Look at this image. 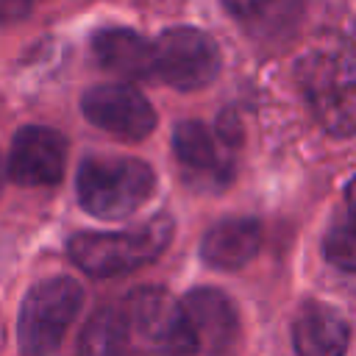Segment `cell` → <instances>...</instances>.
<instances>
[{
  "mask_svg": "<svg viewBox=\"0 0 356 356\" xmlns=\"http://www.w3.org/2000/svg\"><path fill=\"white\" fill-rule=\"evenodd\" d=\"M350 342L348 320L325 303H306L292 325V345L298 356H345Z\"/></svg>",
  "mask_w": 356,
  "mask_h": 356,
  "instance_id": "8fae6325",
  "label": "cell"
},
{
  "mask_svg": "<svg viewBox=\"0 0 356 356\" xmlns=\"http://www.w3.org/2000/svg\"><path fill=\"white\" fill-rule=\"evenodd\" d=\"M120 314L125 320L134 348H145L161 356H189L195 350L192 328L184 303L175 300L161 286H139L122 303Z\"/></svg>",
  "mask_w": 356,
  "mask_h": 356,
  "instance_id": "277c9868",
  "label": "cell"
},
{
  "mask_svg": "<svg viewBox=\"0 0 356 356\" xmlns=\"http://www.w3.org/2000/svg\"><path fill=\"white\" fill-rule=\"evenodd\" d=\"M337 64H339V70L356 83V22H353V28H350V33H348V39H345V47H342Z\"/></svg>",
  "mask_w": 356,
  "mask_h": 356,
  "instance_id": "e0dca14e",
  "label": "cell"
},
{
  "mask_svg": "<svg viewBox=\"0 0 356 356\" xmlns=\"http://www.w3.org/2000/svg\"><path fill=\"white\" fill-rule=\"evenodd\" d=\"M172 150L184 181L197 192H220L234 181V150L217 128L184 120L172 128Z\"/></svg>",
  "mask_w": 356,
  "mask_h": 356,
  "instance_id": "8992f818",
  "label": "cell"
},
{
  "mask_svg": "<svg viewBox=\"0 0 356 356\" xmlns=\"http://www.w3.org/2000/svg\"><path fill=\"white\" fill-rule=\"evenodd\" d=\"M298 81L317 122L331 136H356V83L331 56H309L298 64Z\"/></svg>",
  "mask_w": 356,
  "mask_h": 356,
  "instance_id": "52a82bcc",
  "label": "cell"
},
{
  "mask_svg": "<svg viewBox=\"0 0 356 356\" xmlns=\"http://www.w3.org/2000/svg\"><path fill=\"white\" fill-rule=\"evenodd\" d=\"M67 164V139L47 125H25L14 134L8 178L19 186H53Z\"/></svg>",
  "mask_w": 356,
  "mask_h": 356,
  "instance_id": "9c48e42d",
  "label": "cell"
},
{
  "mask_svg": "<svg viewBox=\"0 0 356 356\" xmlns=\"http://www.w3.org/2000/svg\"><path fill=\"white\" fill-rule=\"evenodd\" d=\"M222 6L253 36L286 33L300 17V0H222Z\"/></svg>",
  "mask_w": 356,
  "mask_h": 356,
  "instance_id": "9a60e30c",
  "label": "cell"
},
{
  "mask_svg": "<svg viewBox=\"0 0 356 356\" xmlns=\"http://www.w3.org/2000/svg\"><path fill=\"white\" fill-rule=\"evenodd\" d=\"M92 53L108 72L122 78H147L156 75L153 42L131 28H103L92 39Z\"/></svg>",
  "mask_w": 356,
  "mask_h": 356,
  "instance_id": "4fadbf2b",
  "label": "cell"
},
{
  "mask_svg": "<svg viewBox=\"0 0 356 356\" xmlns=\"http://www.w3.org/2000/svg\"><path fill=\"white\" fill-rule=\"evenodd\" d=\"M195 350L206 356H228L239 339V314L234 300L214 286H197L184 300Z\"/></svg>",
  "mask_w": 356,
  "mask_h": 356,
  "instance_id": "30bf717a",
  "label": "cell"
},
{
  "mask_svg": "<svg viewBox=\"0 0 356 356\" xmlns=\"http://www.w3.org/2000/svg\"><path fill=\"white\" fill-rule=\"evenodd\" d=\"M156 78L178 92H195L209 86L220 72V47L217 42L189 25L167 28L156 42Z\"/></svg>",
  "mask_w": 356,
  "mask_h": 356,
  "instance_id": "5b68a950",
  "label": "cell"
},
{
  "mask_svg": "<svg viewBox=\"0 0 356 356\" xmlns=\"http://www.w3.org/2000/svg\"><path fill=\"white\" fill-rule=\"evenodd\" d=\"M156 189V172L131 156H86L78 167L75 195L86 214L122 220L145 206Z\"/></svg>",
  "mask_w": 356,
  "mask_h": 356,
  "instance_id": "7a4b0ae2",
  "label": "cell"
},
{
  "mask_svg": "<svg viewBox=\"0 0 356 356\" xmlns=\"http://www.w3.org/2000/svg\"><path fill=\"white\" fill-rule=\"evenodd\" d=\"M323 256L331 267L356 273V178L345 186V211L323 236Z\"/></svg>",
  "mask_w": 356,
  "mask_h": 356,
  "instance_id": "2e32d148",
  "label": "cell"
},
{
  "mask_svg": "<svg viewBox=\"0 0 356 356\" xmlns=\"http://www.w3.org/2000/svg\"><path fill=\"white\" fill-rule=\"evenodd\" d=\"M172 239V217L156 214L131 231H78L70 236V259L95 278H111L159 259Z\"/></svg>",
  "mask_w": 356,
  "mask_h": 356,
  "instance_id": "6da1fadb",
  "label": "cell"
},
{
  "mask_svg": "<svg viewBox=\"0 0 356 356\" xmlns=\"http://www.w3.org/2000/svg\"><path fill=\"white\" fill-rule=\"evenodd\" d=\"M33 0H0V22H11L28 14Z\"/></svg>",
  "mask_w": 356,
  "mask_h": 356,
  "instance_id": "ac0fdd59",
  "label": "cell"
},
{
  "mask_svg": "<svg viewBox=\"0 0 356 356\" xmlns=\"http://www.w3.org/2000/svg\"><path fill=\"white\" fill-rule=\"evenodd\" d=\"M81 108L92 125H97L125 142H139V139L150 136V131L156 128V111H153L150 100L131 83L92 86L83 92Z\"/></svg>",
  "mask_w": 356,
  "mask_h": 356,
  "instance_id": "ba28073f",
  "label": "cell"
},
{
  "mask_svg": "<svg viewBox=\"0 0 356 356\" xmlns=\"http://www.w3.org/2000/svg\"><path fill=\"white\" fill-rule=\"evenodd\" d=\"M83 303V286L70 275H53L33 284L19 306L17 342L22 356H50Z\"/></svg>",
  "mask_w": 356,
  "mask_h": 356,
  "instance_id": "3957f363",
  "label": "cell"
},
{
  "mask_svg": "<svg viewBox=\"0 0 356 356\" xmlns=\"http://www.w3.org/2000/svg\"><path fill=\"white\" fill-rule=\"evenodd\" d=\"M131 353H134V342L128 337L120 306L97 309L86 320L75 348V356H131Z\"/></svg>",
  "mask_w": 356,
  "mask_h": 356,
  "instance_id": "5bb4252c",
  "label": "cell"
},
{
  "mask_svg": "<svg viewBox=\"0 0 356 356\" xmlns=\"http://www.w3.org/2000/svg\"><path fill=\"white\" fill-rule=\"evenodd\" d=\"M261 245V225L253 217H231L211 225L200 239V259L214 270L245 267Z\"/></svg>",
  "mask_w": 356,
  "mask_h": 356,
  "instance_id": "7c38bea8",
  "label": "cell"
}]
</instances>
